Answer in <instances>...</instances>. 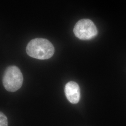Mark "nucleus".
Returning <instances> with one entry per match:
<instances>
[{"instance_id": "f257e3e1", "label": "nucleus", "mask_w": 126, "mask_h": 126, "mask_svg": "<svg viewBox=\"0 0 126 126\" xmlns=\"http://www.w3.org/2000/svg\"><path fill=\"white\" fill-rule=\"evenodd\" d=\"M26 50L30 57L40 60L50 59L55 52L52 43L47 39L41 38L31 41L27 45Z\"/></svg>"}, {"instance_id": "f03ea898", "label": "nucleus", "mask_w": 126, "mask_h": 126, "mask_svg": "<svg viewBox=\"0 0 126 126\" xmlns=\"http://www.w3.org/2000/svg\"><path fill=\"white\" fill-rule=\"evenodd\" d=\"M23 74L17 66H10L5 71L2 82L8 91L14 92L19 90L23 85Z\"/></svg>"}, {"instance_id": "7ed1b4c3", "label": "nucleus", "mask_w": 126, "mask_h": 126, "mask_svg": "<svg viewBox=\"0 0 126 126\" xmlns=\"http://www.w3.org/2000/svg\"><path fill=\"white\" fill-rule=\"evenodd\" d=\"M73 32L77 38L87 40L96 36L98 31L93 21L90 19H83L76 23L73 29Z\"/></svg>"}, {"instance_id": "20e7f679", "label": "nucleus", "mask_w": 126, "mask_h": 126, "mask_svg": "<svg viewBox=\"0 0 126 126\" xmlns=\"http://www.w3.org/2000/svg\"><path fill=\"white\" fill-rule=\"evenodd\" d=\"M64 92L67 99L71 103L76 104L79 101L80 88L76 82L71 81L67 83L65 86Z\"/></svg>"}, {"instance_id": "39448f33", "label": "nucleus", "mask_w": 126, "mask_h": 126, "mask_svg": "<svg viewBox=\"0 0 126 126\" xmlns=\"http://www.w3.org/2000/svg\"><path fill=\"white\" fill-rule=\"evenodd\" d=\"M8 118L4 114L0 112V126H8Z\"/></svg>"}]
</instances>
